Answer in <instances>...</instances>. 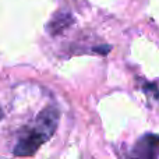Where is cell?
<instances>
[{
    "label": "cell",
    "mask_w": 159,
    "mask_h": 159,
    "mask_svg": "<svg viewBox=\"0 0 159 159\" xmlns=\"http://www.w3.org/2000/svg\"><path fill=\"white\" fill-rule=\"evenodd\" d=\"M60 113L56 107L48 106L38 115L32 127L27 129L18 138L13 154L16 157H31L53 134L59 124Z\"/></svg>",
    "instance_id": "obj_1"
},
{
    "label": "cell",
    "mask_w": 159,
    "mask_h": 159,
    "mask_svg": "<svg viewBox=\"0 0 159 159\" xmlns=\"http://www.w3.org/2000/svg\"><path fill=\"white\" fill-rule=\"evenodd\" d=\"M131 157L148 158L154 159L159 158V135L157 134H145L137 141L131 152Z\"/></svg>",
    "instance_id": "obj_2"
},
{
    "label": "cell",
    "mask_w": 159,
    "mask_h": 159,
    "mask_svg": "<svg viewBox=\"0 0 159 159\" xmlns=\"http://www.w3.org/2000/svg\"><path fill=\"white\" fill-rule=\"evenodd\" d=\"M55 17L59 20V21H56V20L53 18L52 21L48 24V31H49L52 35L60 34L61 31H63L64 28L69 27L73 21V18L69 16V14H57V16H55Z\"/></svg>",
    "instance_id": "obj_3"
}]
</instances>
